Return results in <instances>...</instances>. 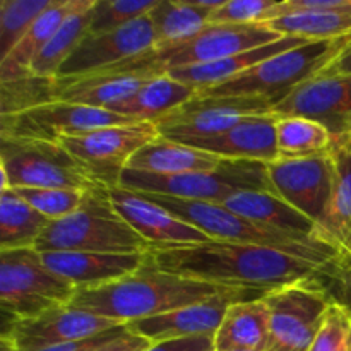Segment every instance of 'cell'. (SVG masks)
<instances>
[{
  "label": "cell",
  "mask_w": 351,
  "mask_h": 351,
  "mask_svg": "<svg viewBox=\"0 0 351 351\" xmlns=\"http://www.w3.org/2000/svg\"><path fill=\"white\" fill-rule=\"evenodd\" d=\"M149 257L165 273L261 295L290 285L324 280L331 271L280 250L228 242L151 249Z\"/></svg>",
  "instance_id": "1"
},
{
  "label": "cell",
  "mask_w": 351,
  "mask_h": 351,
  "mask_svg": "<svg viewBox=\"0 0 351 351\" xmlns=\"http://www.w3.org/2000/svg\"><path fill=\"white\" fill-rule=\"evenodd\" d=\"M226 291L230 288L160 271L147 254L146 264L122 280L95 288H77L71 305L127 326L209 300Z\"/></svg>",
  "instance_id": "2"
},
{
  "label": "cell",
  "mask_w": 351,
  "mask_h": 351,
  "mask_svg": "<svg viewBox=\"0 0 351 351\" xmlns=\"http://www.w3.org/2000/svg\"><path fill=\"white\" fill-rule=\"evenodd\" d=\"M147 201L154 202L160 208L167 209L175 218L182 219L187 225L194 226L199 232L206 233L215 242L242 243V245H257L266 249L280 250L290 254L298 259L308 261L326 269H335L341 263L338 250L329 243L315 239H302V237L288 235L278 230L266 228L250 219L242 218L225 208L223 204L202 201H189V199L170 197L161 194H147L137 192Z\"/></svg>",
  "instance_id": "3"
},
{
  "label": "cell",
  "mask_w": 351,
  "mask_h": 351,
  "mask_svg": "<svg viewBox=\"0 0 351 351\" xmlns=\"http://www.w3.org/2000/svg\"><path fill=\"white\" fill-rule=\"evenodd\" d=\"M108 191L98 187L86 192L82 208L74 215L50 221L34 249L38 252H149V243L117 215Z\"/></svg>",
  "instance_id": "4"
},
{
  "label": "cell",
  "mask_w": 351,
  "mask_h": 351,
  "mask_svg": "<svg viewBox=\"0 0 351 351\" xmlns=\"http://www.w3.org/2000/svg\"><path fill=\"white\" fill-rule=\"evenodd\" d=\"M280 38L283 36L264 24H208L201 33L184 43L154 47L153 50L99 74H132L151 79L175 69L211 64L230 55L273 43Z\"/></svg>",
  "instance_id": "5"
},
{
  "label": "cell",
  "mask_w": 351,
  "mask_h": 351,
  "mask_svg": "<svg viewBox=\"0 0 351 351\" xmlns=\"http://www.w3.org/2000/svg\"><path fill=\"white\" fill-rule=\"evenodd\" d=\"M119 187L132 192H147L215 204H225L230 197L240 192L259 191L274 194L267 165L232 160H226L218 170L180 175H156L125 168Z\"/></svg>",
  "instance_id": "6"
},
{
  "label": "cell",
  "mask_w": 351,
  "mask_h": 351,
  "mask_svg": "<svg viewBox=\"0 0 351 351\" xmlns=\"http://www.w3.org/2000/svg\"><path fill=\"white\" fill-rule=\"evenodd\" d=\"M0 194L21 187L79 192L103 187L60 143L12 137H0Z\"/></svg>",
  "instance_id": "7"
},
{
  "label": "cell",
  "mask_w": 351,
  "mask_h": 351,
  "mask_svg": "<svg viewBox=\"0 0 351 351\" xmlns=\"http://www.w3.org/2000/svg\"><path fill=\"white\" fill-rule=\"evenodd\" d=\"M345 38L332 41H307L285 53L261 62L250 71L199 91L208 96H256L278 103L302 82L321 74L341 51Z\"/></svg>",
  "instance_id": "8"
},
{
  "label": "cell",
  "mask_w": 351,
  "mask_h": 351,
  "mask_svg": "<svg viewBox=\"0 0 351 351\" xmlns=\"http://www.w3.org/2000/svg\"><path fill=\"white\" fill-rule=\"evenodd\" d=\"M77 288L45 266L34 247L0 250V307L10 321L71 305Z\"/></svg>",
  "instance_id": "9"
},
{
  "label": "cell",
  "mask_w": 351,
  "mask_h": 351,
  "mask_svg": "<svg viewBox=\"0 0 351 351\" xmlns=\"http://www.w3.org/2000/svg\"><path fill=\"white\" fill-rule=\"evenodd\" d=\"M263 298L269 311L266 351H308L332 300L322 280L278 288Z\"/></svg>",
  "instance_id": "10"
},
{
  "label": "cell",
  "mask_w": 351,
  "mask_h": 351,
  "mask_svg": "<svg viewBox=\"0 0 351 351\" xmlns=\"http://www.w3.org/2000/svg\"><path fill=\"white\" fill-rule=\"evenodd\" d=\"M274 103L256 96H208L197 95L158 119V134L175 143L191 144L211 139L232 129L242 119L271 113Z\"/></svg>",
  "instance_id": "11"
},
{
  "label": "cell",
  "mask_w": 351,
  "mask_h": 351,
  "mask_svg": "<svg viewBox=\"0 0 351 351\" xmlns=\"http://www.w3.org/2000/svg\"><path fill=\"white\" fill-rule=\"evenodd\" d=\"M160 136L154 122L103 127L79 137L60 141L62 146L89 171L99 185L119 187L130 158Z\"/></svg>",
  "instance_id": "12"
},
{
  "label": "cell",
  "mask_w": 351,
  "mask_h": 351,
  "mask_svg": "<svg viewBox=\"0 0 351 351\" xmlns=\"http://www.w3.org/2000/svg\"><path fill=\"white\" fill-rule=\"evenodd\" d=\"M132 122L137 120L119 115L112 110L57 99L21 115L0 117V137L60 143L64 139L84 136L103 127Z\"/></svg>",
  "instance_id": "13"
},
{
  "label": "cell",
  "mask_w": 351,
  "mask_h": 351,
  "mask_svg": "<svg viewBox=\"0 0 351 351\" xmlns=\"http://www.w3.org/2000/svg\"><path fill=\"white\" fill-rule=\"evenodd\" d=\"M267 173L274 194L312 219L322 237L335 194L336 167L332 153L305 160H278L267 165Z\"/></svg>",
  "instance_id": "14"
},
{
  "label": "cell",
  "mask_w": 351,
  "mask_h": 351,
  "mask_svg": "<svg viewBox=\"0 0 351 351\" xmlns=\"http://www.w3.org/2000/svg\"><path fill=\"white\" fill-rule=\"evenodd\" d=\"M271 113L314 120L343 141L351 129V75H315L274 103Z\"/></svg>",
  "instance_id": "15"
},
{
  "label": "cell",
  "mask_w": 351,
  "mask_h": 351,
  "mask_svg": "<svg viewBox=\"0 0 351 351\" xmlns=\"http://www.w3.org/2000/svg\"><path fill=\"white\" fill-rule=\"evenodd\" d=\"M156 47V34L147 16L103 34H88L58 72V79H75L110 71Z\"/></svg>",
  "instance_id": "16"
},
{
  "label": "cell",
  "mask_w": 351,
  "mask_h": 351,
  "mask_svg": "<svg viewBox=\"0 0 351 351\" xmlns=\"http://www.w3.org/2000/svg\"><path fill=\"white\" fill-rule=\"evenodd\" d=\"M119 326L122 324L72 305H64L34 319L10 321L2 335L12 338L17 351H36L48 346L91 339Z\"/></svg>",
  "instance_id": "17"
},
{
  "label": "cell",
  "mask_w": 351,
  "mask_h": 351,
  "mask_svg": "<svg viewBox=\"0 0 351 351\" xmlns=\"http://www.w3.org/2000/svg\"><path fill=\"white\" fill-rule=\"evenodd\" d=\"M259 297H264V295L256 293V291L230 290L215 298L187 305V307L168 312V314L130 322L127 324V329L134 335L147 339L151 345L170 341V339L194 338V336H213L215 338L230 305L240 300H250V298Z\"/></svg>",
  "instance_id": "18"
},
{
  "label": "cell",
  "mask_w": 351,
  "mask_h": 351,
  "mask_svg": "<svg viewBox=\"0 0 351 351\" xmlns=\"http://www.w3.org/2000/svg\"><path fill=\"white\" fill-rule=\"evenodd\" d=\"M110 201L117 215L139 233L151 249H177L185 245L215 242L206 233L194 226L175 218L167 209L147 201L137 192L123 187H113L108 191Z\"/></svg>",
  "instance_id": "19"
},
{
  "label": "cell",
  "mask_w": 351,
  "mask_h": 351,
  "mask_svg": "<svg viewBox=\"0 0 351 351\" xmlns=\"http://www.w3.org/2000/svg\"><path fill=\"white\" fill-rule=\"evenodd\" d=\"M278 117L273 113H259L240 120L237 125L211 139L191 143L197 149L211 153L223 160L257 161L271 165L278 161L276 146Z\"/></svg>",
  "instance_id": "20"
},
{
  "label": "cell",
  "mask_w": 351,
  "mask_h": 351,
  "mask_svg": "<svg viewBox=\"0 0 351 351\" xmlns=\"http://www.w3.org/2000/svg\"><path fill=\"white\" fill-rule=\"evenodd\" d=\"M45 266L75 288H95L136 273L146 264L147 254L40 252Z\"/></svg>",
  "instance_id": "21"
},
{
  "label": "cell",
  "mask_w": 351,
  "mask_h": 351,
  "mask_svg": "<svg viewBox=\"0 0 351 351\" xmlns=\"http://www.w3.org/2000/svg\"><path fill=\"white\" fill-rule=\"evenodd\" d=\"M225 208L242 218L250 219L266 228L278 230L302 239H315L324 242L321 230L304 213L295 209L278 195L269 192H240L225 202ZM328 243V242H326Z\"/></svg>",
  "instance_id": "22"
},
{
  "label": "cell",
  "mask_w": 351,
  "mask_h": 351,
  "mask_svg": "<svg viewBox=\"0 0 351 351\" xmlns=\"http://www.w3.org/2000/svg\"><path fill=\"white\" fill-rule=\"evenodd\" d=\"M307 41L308 40H302V38L283 36L280 40L273 41V43L263 45V47H257L254 50L243 51V53L239 55H230V57L211 62V64L175 69V71L168 72V75L173 77L175 81L192 86L197 91H204V89L215 88V86L223 84V82L250 71V69L259 65L261 62L267 60V58L285 53V51L291 50V48L307 43Z\"/></svg>",
  "instance_id": "23"
},
{
  "label": "cell",
  "mask_w": 351,
  "mask_h": 351,
  "mask_svg": "<svg viewBox=\"0 0 351 351\" xmlns=\"http://www.w3.org/2000/svg\"><path fill=\"white\" fill-rule=\"evenodd\" d=\"M225 161L194 146L158 136L130 158L127 168L156 175H180L218 170Z\"/></svg>",
  "instance_id": "24"
},
{
  "label": "cell",
  "mask_w": 351,
  "mask_h": 351,
  "mask_svg": "<svg viewBox=\"0 0 351 351\" xmlns=\"http://www.w3.org/2000/svg\"><path fill=\"white\" fill-rule=\"evenodd\" d=\"M269 346V311L263 297L235 302L215 335L216 351L257 350Z\"/></svg>",
  "instance_id": "25"
},
{
  "label": "cell",
  "mask_w": 351,
  "mask_h": 351,
  "mask_svg": "<svg viewBox=\"0 0 351 351\" xmlns=\"http://www.w3.org/2000/svg\"><path fill=\"white\" fill-rule=\"evenodd\" d=\"M84 3L86 0H51L50 7L34 21L26 36L0 62V82L31 74V65L45 45L57 33L62 23Z\"/></svg>",
  "instance_id": "26"
},
{
  "label": "cell",
  "mask_w": 351,
  "mask_h": 351,
  "mask_svg": "<svg viewBox=\"0 0 351 351\" xmlns=\"http://www.w3.org/2000/svg\"><path fill=\"white\" fill-rule=\"evenodd\" d=\"M146 81V77L132 74H93L75 79L57 77V99L113 110L117 105L132 98Z\"/></svg>",
  "instance_id": "27"
},
{
  "label": "cell",
  "mask_w": 351,
  "mask_h": 351,
  "mask_svg": "<svg viewBox=\"0 0 351 351\" xmlns=\"http://www.w3.org/2000/svg\"><path fill=\"white\" fill-rule=\"evenodd\" d=\"M223 3L209 0H158L147 17L156 34V47L184 43L201 33L209 24V16Z\"/></svg>",
  "instance_id": "28"
},
{
  "label": "cell",
  "mask_w": 351,
  "mask_h": 351,
  "mask_svg": "<svg viewBox=\"0 0 351 351\" xmlns=\"http://www.w3.org/2000/svg\"><path fill=\"white\" fill-rule=\"evenodd\" d=\"M197 93L195 88L175 81L168 74L156 75L147 79L132 98L117 105L112 112L137 122H156L171 110L194 98Z\"/></svg>",
  "instance_id": "29"
},
{
  "label": "cell",
  "mask_w": 351,
  "mask_h": 351,
  "mask_svg": "<svg viewBox=\"0 0 351 351\" xmlns=\"http://www.w3.org/2000/svg\"><path fill=\"white\" fill-rule=\"evenodd\" d=\"M331 153L336 182L322 237L339 252L343 259L339 264H351V147L335 141Z\"/></svg>",
  "instance_id": "30"
},
{
  "label": "cell",
  "mask_w": 351,
  "mask_h": 351,
  "mask_svg": "<svg viewBox=\"0 0 351 351\" xmlns=\"http://www.w3.org/2000/svg\"><path fill=\"white\" fill-rule=\"evenodd\" d=\"M48 225L50 219L31 208L12 189L0 194V250L34 247Z\"/></svg>",
  "instance_id": "31"
},
{
  "label": "cell",
  "mask_w": 351,
  "mask_h": 351,
  "mask_svg": "<svg viewBox=\"0 0 351 351\" xmlns=\"http://www.w3.org/2000/svg\"><path fill=\"white\" fill-rule=\"evenodd\" d=\"M278 160H305L329 154L335 137L328 129L304 117H278Z\"/></svg>",
  "instance_id": "32"
},
{
  "label": "cell",
  "mask_w": 351,
  "mask_h": 351,
  "mask_svg": "<svg viewBox=\"0 0 351 351\" xmlns=\"http://www.w3.org/2000/svg\"><path fill=\"white\" fill-rule=\"evenodd\" d=\"M95 3L96 0H86L81 9L75 10L62 23L57 33L45 45L40 55L34 58L33 65H31V74L41 75V77H57L65 60L88 36Z\"/></svg>",
  "instance_id": "33"
},
{
  "label": "cell",
  "mask_w": 351,
  "mask_h": 351,
  "mask_svg": "<svg viewBox=\"0 0 351 351\" xmlns=\"http://www.w3.org/2000/svg\"><path fill=\"white\" fill-rule=\"evenodd\" d=\"M263 24L280 36H293L308 41L341 40L351 34V16L339 12L300 10Z\"/></svg>",
  "instance_id": "34"
},
{
  "label": "cell",
  "mask_w": 351,
  "mask_h": 351,
  "mask_svg": "<svg viewBox=\"0 0 351 351\" xmlns=\"http://www.w3.org/2000/svg\"><path fill=\"white\" fill-rule=\"evenodd\" d=\"M57 101V77L27 74L0 82V117L26 113Z\"/></svg>",
  "instance_id": "35"
},
{
  "label": "cell",
  "mask_w": 351,
  "mask_h": 351,
  "mask_svg": "<svg viewBox=\"0 0 351 351\" xmlns=\"http://www.w3.org/2000/svg\"><path fill=\"white\" fill-rule=\"evenodd\" d=\"M51 0H0V62L26 36Z\"/></svg>",
  "instance_id": "36"
},
{
  "label": "cell",
  "mask_w": 351,
  "mask_h": 351,
  "mask_svg": "<svg viewBox=\"0 0 351 351\" xmlns=\"http://www.w3.org/2000/svg\"><path fill=\"white\" fill-rule=\"evenodd\" d=\"M158 0H96L88 34H103L147 16Z\"/></svg>",
  "instance_id": "37"
},
{
  "label": "cell",
  "mask_w": 351,
  "mask_h": 351,
  "mask_svg": "<svg viewBox=\"0 0 351 351\" xmlns=\"http://www.w3.org/2000/svg\"><path fill=\"white\" fill-rule=\"evenodd\" d=\"M31 208L48 218L50 221L71 216L82 208L86 192L67 191V189H12Z\"/></svg>",
  "instance_id": "38"
},
{
  "label": "cell",
  "mask_w": 351,
  "mask_h": 351,
  "mask_svg": "<svg viewBox=\"0 0 351 351\" xmlns=\"http://www.w3.org/2000/svg\"><path fill=\"white\" fill-rule=\"evenodd\" d=\"M308 351H351V312L331 300Z\"/></svg>",
  "instance_id": "39"
},
{
  "label": "cell",
  "mask_w": 351,
  "mask_h": 351,
  "mask_svg": "<svg viewBox=\"0 0 351 351\" xmlns=\"http://www.w3.org/2000/svg\"><path fill=\"white\" fill-rule=\"evenodd\" d=\"M276 3L274 0H223L209 16V24H261Z\"/></svg>",
  "instance_id": "40"
},
{
  "label": "cell",
  "mask_w": 351,
  "mask_h": 351,
  "mask_svg": "<svg viewBox=\"0 0 351 351\" xmlns=\"http://www.w3.org/2000/svg\"><path fill=\"white\" fill-rule=\"evenodd\" d=\"M300 10H319V12H339L351 16V0H281L266 16L264 23L276 17L288 16ZM263 24V23H261Z\"/></svg>",
  "instance_id": "41"
},
{
  "label": "cell",
  "mask_w": 351,
  "mask_h": 351,
  "mask_svg": "<svg viewBox=\"0 0 351 351\" xmlns=\"http://www.w3.org/2000/svg\"><path fill=\"white\" fill-rule=\"evenodd\" d=\"M324 280H329L328 283L322 281L329 297L345 305L351 312V264H338L326 274Z\"/></svg>",
  "instance_id": "42"
},
{
  "label": "cell",
  "mask_w": 351,
  "mask_h": 351,
  "mask_svg": "<svg viewBox=\"0 0 351 351\" xmlns=\"http://www.w3.org/2000/svg\"><path fill=\"white\" fill-rule=\"evenodd\" d=\"M146 351H216V348L213 336H194V338L153 343Z\"/></svg>",
  "instance_id": "43"
},
{
  "label": "cell",
  "mask_w": 351,
  "mask_h": 351,
  "mask_svg": "<svg viewBox=\"0 0 351 351\" xmlns=\"http://www.w3.org/2000/svg\"><path fill=\"white\" fill-rule=\"evenodd\" d=\"M129 331L127 326H119V328H113L110 331L103 332V335L95 336L91 339H84V341H75V343H65V345H57V346H48V348H41L36 351H93L99 346L106 345V343L113 341V339L120 338L122 335Z\"/></svg>",
  "instance_id": "44"
},
{
  "label": "cell",
  "mask_w": 351,
  "mask_h": 351,
  "mask_svg": "<svg viewBox=\"0 0 351 351\" xmlns=\"http://www.w3.org/2000/svg\"><path fill=\"white\" fill-rule=\"evenodd\" d=\"M149 346L151 343L147 341V339L127 331L125 335H122L120 338L113 339V341L106 343V345L99 346V348L93 351H146Z\"/></svg>",
  "instance_id": "45"
},
{
  "label": "cell",
  "mask_w": 351,
  "mask_h": 351,
  "mask_svg": "<svg viewBox=\"0 0 351 351\" xmlns=\"http://www.w3.org/2000/svg\"><path fill=\"white\" fill-rule=\"evenodd\" d=\"M324 75H351V48L341 51L324 71L321 72Z\"/></svg>",
  "instance_id": "46"
},
{
  "label": "cell",
  "mask_w": 351,
  "mask_h": 351,
  "mask_svg": "<svg viewBox=\"0 0 351 351\" xmlns=\"http://www.w3.org/2000/svg\"><path fill=\"white\" fill-rule=\"evenodd\" d=\"M336 143H341L343 146H346V147H351V129H350L348 136H346L345 139H343V141H336Z\"/></svg>",
  "instance_id": "47"
},
{
  "label": "cell",
  "mask_w": 351,
  "mask_h": 351,
  "mask_svg": "<svg viewBox=\"0 0 351 351\" xmlns=\"http://www.w3.org/2000/svg\"><path fill=\"white\" fill-rule=\"evenodd\" d=\"M348 48H351V34H350V36L345 38V50H348ZM345 50H343V51H345Z\"/></svg>",
  "instance_id": "48"
},
{
  "label": "cell",
  "mask_w": 351,
  "mask_h": 351,
  "mask_svg": "<svg viewBox=\"0 0 351 351\" xmlns=\"http://www.w3.org/2000/svg\"><path fill=\"white\" fill-rule=\"evenodd\" d=\"M230 351H257V350H230Z\"/></svg>",
  "instance_id": "49"
}]
</instances>
